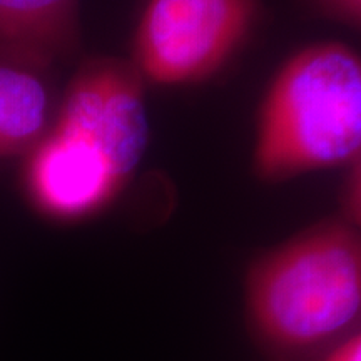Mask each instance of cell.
I'll use <instances>...</instances> for the list:
<instances>
[{
  "label": "cell",
  "instance_id": "1",
  "mask_svg": "<svg viewBox=\"0 0 361 361\" xmlns=\"http://www.w3.org/2000/svg\"><path fill=\"white\" fill-rule=\"evenodd\" d=\"M243 310L264 358H323L360 331V228L336 214L259 252L246 268Z\"/></svg>",
  "mask_w": 361,
  "mask_h": 361
},
{
  "label": "cell",
  "instance_id": "2",
  "mask_svg": "<svg viewBox=\"0 0 361 361\" xmlns=\"http://www.w3.org/2000/svg\"><path fill=\"white\" fill-rule=\"evenodd\" d=\"M358 156L360 54L343 42L306 45L283 62L259 104L252 173L274 184Z\"/></svg>",
  "mask_w": 361,
  "mask_h": 361
},
{
  "label": "cell",
  "instance_id": "3",
  "mask_svg": "<svg viewBox=\"0 0 361 361\" xmlns=\"http://www.w3.org/2000/svg\"><path fill=\"white\" fill-rule=\"evenodd\" d=\"M261 12V0H146L129 61L146 84L204 82L245 47Z\"/></svg>",
  "mask_w": 361,
  "mask_h": 361
},
{
  "label": "cell",
  "instance_id": "4",
  "mask_svg": "<svg viewBox=\"0 0 361 361\" xmlns=\"http://www.w3.org/2000/svg\"><path fill=\"white\" fill-rule=\"evenodd\" d=\"M54 128L96 147L129 184L149 144L146 80L129 59H85L62 90Z\"/></svg>",
  "mask_w": 361,
  "mask_h": 361
},
{
  "label": "cell",
  "instance_id": "5",
  "mask_svg": "<svg viewBox=\"0 0 361 361\" xmlns=\"http://www.w3.org/2000/svg\"><path fill=\"white\" fill-rule=\"evenodd\" d=\"M24 157L27 197L40 214L59 223L96 218L128 186L96 147L54 126Z\"/></svg>",
  "mask_w": 361,
  "mask_h": 361
},
{
  "label": "cell",
  "instance_id": "6",
  "mask_svg": "<svg viewBox=\"0 0 361 361\" xmlns=\"http://www.w3.org/2000/svg\"><path fill=\"white\" fill-rule=\"evenodd\" d=\"M56 64L0 47V159L25 156L56 121Z\"/></svg>",
  "mask_w": 361,
  "mask_h": 361
},
{
  "label": "cell",
  "instance_id": "7",
  "mask_svg": "<svg viewBox=\"0 0 361 361\" xmlns=\"http://www.w3.org/2000/svg\"><path fill=\"white\" fill-rule=\"evenodd\" d=\"M80 45V0H0V47L59 64Z\"/></svg>",
  "mask_w": 361,
  "mask_h": 361
},
{
  "label": "cell",
  "instance_id": "8",
  "mask_svg": "<svg viewBox=\"0 0 361 361\" xmlns=\"http://www.w3.org/2000/svg\"><path fill=\"white\" fill-rule=\"evenodd\" d=\"M338 216L360 228L361 224V156L343 166Z\"/></svg>",
  "mask_w": 361,
  "mask_h": 361
},
{
  "label": "cell",
  "instance_id": "9",
  "mask_svg": "<svg viewBox=\"0 0 361 361\" xmlns=\"http://www.w3.org/2000/svg\"><path fill=\"white\" fill-rule=\"evenodd\" d=\"M316 16L358 32L361 27V0H305Z\"/></svg>",
  "mask_w": 361,
  "mask_h": 361
},
{
  "label": "cell",
  "instance_id": "10",
  "mask_svg": "<svg viewBox=\"0 0 361 361\" xmlns=\"http://www.w3.org/2000/svg\"><path fill=\"white\" fill-rule=\"evenodd\" d=\"M318 361H361V333H355Z\"/></svg>",
  "mask_w": 361,
  "mask_h": 361
}]
</instances>
